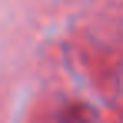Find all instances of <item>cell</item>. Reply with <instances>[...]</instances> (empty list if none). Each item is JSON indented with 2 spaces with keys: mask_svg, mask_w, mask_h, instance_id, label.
<instances>
[]
</instances>
